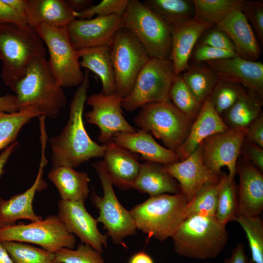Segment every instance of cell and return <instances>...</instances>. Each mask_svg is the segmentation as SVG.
<instances>
[{
    "label": "cell",
    "mask_w": 263,
    "mask_h": 263,
    "mask_svg": "<svg viewBox=\"0 0 263 263\" xmlns=\"http://www.w3.org/2000/svg\"><path fill=\"white\" fill-rule=\"evenodd\" d=\"M89 87V73L86 70L84 80L78 86L71 100L67 123L59 134L49 140L53 168H74L92 158L104 155L106 146L92 140L83 123V111Z\"/></svg>",
    "instance_id": "1"
},
{
    "label": "cell",
    "mask_w": 263,
    "mask_h": 263,
    "mask_svg": "<svg viewBox=\"0 0 263 263\" xmlns=\"http://www.w3.org/2000/svg\"><path fill=\"white\" fill-rule=\"evenodd\" d=\"M46 54V46L36 28L28 24H0L1 77L5 85H14L24 76L33 60Z\"/></svg>",
    "instance_id": "2"
},
{
    "label": "cell",
    "mask_w": 263,
    "mask_h": 263,
    "mask_svg": "<svg viewBox=\"0 0 263 263\" xmlns=\"http://www.w3.org/2000/svg\"><path fill=\"white\" fill-rule=\"evenodd\" d=\"M16 94L19 111L36 106L46 117L55 118L67 104V97L54 78L46 56L33 60L24 76L10 87Z\"/></svg>",
    "instance_id": "3"
},
{
    "label": "cell",
    "mask_w": 263,
    "mask_h": 263,
    "mask_svg": "<svg viewBox=\"0 0 263 263\" xmlns=\"http://www.w3.org/2000/svg\"><path fill=\"white\" fill-rule=\"evenodd\" d=\"M176 253L182 257L207 260L217 257L226 245L228 233L215 216L186 218L171 237Z\"/></svg>",
    "instance_id": "4"
},
{
    "label": "cell",
    "mask_w": 263,
    "mask_h": 263,
    "mask_svg": "<svg viewBox=\"0 0 263 263\" xmlns=\"http://www.w3.org/2000/svg\"><path fill=\"white\" fill-rule=\"evenodd\" d=\"M188 204L182 193L150 197L130 210L137 229L161 242L172 237L185 219Z\"/></svg>",
    "instance_id": "5"
},
{
    "label": "cell",
    "mask_w": 263,
    "mask_h": 263,
    "mask_svg": "<svg viewBox=\"0 0 263 263\" xmlns=\"http://www.w3.org/2000/svg\"><path fill=\"white\" fill-rule=\"evenodd\" d=\"M140 108L133 119L135 125L176 152L187 138L193 122L170 101L149 103Z\"/></svg>",
    "instance_id": "6"
},
{
    "label": "cell",
    "mask_w": 263,
    "mask_h": 263,
    "mask_svg": "<svg viewBox=\"0 0 263 263\" xmlns=\"http://www.w3.org/2000/svg\"><path fill=\"white\" fill-rule=\"evenodd\" d=\"M122 28L138 39L150 58L169 59L171 37L169 26L138 0H129L122 16Z\"/></svg>",
    "instance_id": "7"
},
{
    "label": "cell",
    "mask_w": 263,
    "mask_h": 263,
    "mask_svg": "<svg viewBox=\"0 0 263 263\" xmlns=\"http://www.w3.org/2000/svg\"><path fill=\"white\" fill-rule=\"evenodd\" d=\"M36 29L49 55V68L58 84L63 87L79 86L84 74L77 51L73 46L66 28L40 24Z\"/></svg>",
    "instance_id": "8"
},
{
    "label": "cell",
    "mask_w": 263,
    "mask_h": 263,
    "mask_svg": "<svg viewBox=\"0 0 263 263\" xmlns=\"http://www.w3.org/2000/svg\"><path fill=\"white\" fill-rule=\"evenodd\" d=\"M169 59L150 58L138 74L122 107L132 112L144 105L170 101L169 92L176 77Z\"/></svg>",
    "instance_id": "9"
},
{
    "label": "cell",
    "mask_w": 263,
    "mask_h": 263,
    "mask_svg": "<svg viewBox=\"0 0 263 263\" xmlns=\"http://www.w3.org/2000/svg\"><path fill=\"white\" fill-rule=\"evenodd\" d=\"M109 47L116 93L124 98L131 91L138 74L150 57L138 39L126 28L116 32Z\"/></svg>",
    "instance_id": "10"
},
{
    "label": "cell",
    "mask_w": 263,
    "mask_h": 263,
    "mask_svg": "<svg viewBox=\"0 0 263 263\" xmlns=\"http://www.w3.org/2000/svg\"><path fill=\"white\" fill-rule=\"evenodd\" d=\"M93 166L98 174L103 192L102 196L94 191L91 194V201L99 211L97 221L103 225L114 244H122L124 238L136 234L135 222L130 211L118 201L102 161L93 164Z\"/></svg>",
    "instance_id": "11"
},
{
    "label": "cell",
    "mask_w": 263,
    "mask_h": 263,
    "mask_svg": "<svg viewBox=\"0 0 263 263\" xmlns=\"http://www.w3.org/2000/svg\"><path fill=\"white\" fill-rule=\"evenodd\" d=\"M0 241L32 243L54 253L63 248L74 249L76 243L75 235L55 215L28 224L4 226L0 228Z\"/></svg>",
    "instance_id": "12"
},
{
    "label": "cell",
    "mask_w": 263,
    "mask_h": 263,
    "mask_svg": "<svg viewBox=\"0 0 263 263\" xmlns=\"http://www.w3.org/2000/svg\"><path fill=\"white\" fill-rule=\"evenodd\" d=\"M122 99L116 93L105 94L101 92L87 98L86 103L92 109L85 113L86 120L99 128L98 140L103 145L113 141L116 133L136 131L123 115Z\"/></svg>",
    "instance_id": "13"
},
{
    "label": "cell",
    "mask_w": 263,
    "mask_h": 263,
    "mask_svg": "<svg viewBox=\"0 0 263 263\" xmlns=\"http://www.w3.org/2000/svg\"><path fill=\"white\" fill-rule=\"evenodd\" d=\"M245 130L230 129L214 134L200 145L203 162L214 174L221 175V168L226 167L228 177L235 179L238 159L245 139Z\"/></svg>",
    "instance_id": "14"
},
{
    "label": "cell",
    "mask_w": 263,
    "mask_h": 263,
    "mask_svg": "<svg viewBox=\"0 0 263 263\" xmlns=\"http://www.w3.org/2000/svg\"><path fill=\"white\" fill-rule=\"evenodd\" d=\"M41 155L38 171L32 186L24 192L15 195L8 200L0 196V223L4 226L15 225L19 219H27L32 222L42 219L34 212L33 203L38 191H41L47 186L42 179L43 169L47 164L45 150L47 140L46 130L40 131Z\"/></svg>",
    "instance_id": "15"
},
{
    "label": "cell",
    "mask_w": 263,
    "mask_h": 263,
    "mask_svg": "<svg viewBox=\"0 0 263 263\" xmlns=\"http://www.w3.org/2000/svg\"><path fill=\"white\" fill-rule=\"evenodd\" d=\"M219 80L241 84L263 103V64L239 56L206 62Z\"/></svg>",
    "instance_id": "16"
},
{
    "label": "cell",
    "mask_w": 263,
    "mask_h": 263,
    "mask_svg": "<svg viewBox=\"0 0 263 263\" xmlns=\"http://www.w3.org/2000/svg\"><path fill=\"white\" fill-rule=\"evenodd\" d=\"M122 28V16L111 15L74 20L66 28L76 50L109 46L116 32Z\"/></svg>",
    "instance_id": "17"
},
{
    "label": "cell",
    "mask_w": 263,
    "mask_h": 263,
    "mask_svg": "<svg viewBox=\"0 0 263 263\" xmlns=\"http://www.w3.org/2000/svg\"><path fill=\"white\" fill-rule=\"evenodd\" d=\"M58 207V216L67 231L102 253L103 247L107 245L108 236L99 230L96 219L87 211L84 203L60 200Z\"/></svg>",
    "instance_id": "18"
},
{
    "label": "cell",
    "mask_w": 263,
    "mask_h": 263,
    "mask_svg": "<svg viewBox=\"0 0 263 263\" xmlns=\"http://www.w3.org/2000/svg\"><path fill=\"white\" fill-rule=\"evenodd\" d=\"M162 165L164 170L178 182L188 203L203 186L218 181L222 175L214 174L205 166L201 145L186 159Z\"/></svg>",
    "instance_id": "19"
},
{
    "label": "cell",
    "mask_w": 263,
    "mask_h": 263,
    "mask_svg": "<svg viewBox=\"0 0 263 263\" xmlns=\"http://www.w3.org/2000/svg\"><path fill=\"white\" fill-rule=\"evenodd\" d=\"M239 184L237 187L238 214L259 216L263 210V175L252 163H237Z\"/></svg>",
    "instance_id": "20"
},
{
    "label": "cell",
    "mask_w": 263,
    "mask_h": 263,
    "mask_svg": "<svg viewBox=\"0 0 263 263\" xmlns=\"http://www.w3.org/2000/svg\"><path fill=\"white\" fill-rule=\"evenodd\" d=\"M213 25L194 18L169 26L171 37L169 59L173 63L176 76L189 67L188 61L196 42L203 33Z\"/></svg>",
    "instance_id": "21"
},
{
    "label": "cell",
    "mask_w": 263,
    "mask_h": 263,
    "mask_svg": "<svg viewBox=\"0 0 263 263\" xmlns=\"http://www.w3.org/2000/svg\"><path fill=\"white\" fill-rule=\"evenodd\" d=\"M104 145L106 150L102 162L113 185L122 189L132 188L141 166L139 155L113 141Z\"/></svg>",
    "instance_id": "22"
},
{
    "label": "cell",
    "mask_w": 263,
    "mask_h": 263,
    "mask_svg": "<svg viewBox=\"0 0 263 263\" xmlns=\"http://www.w3.org/2000/svg\"><path fill=\"white\" fill-rule=\"evenodd\" d=\"M229 129L207 99L203 103L198 116L193 122L187 138L175 152L179 161L190 155L207 138Z\"/></svg>",
    "instance_id": "23"
},
{
    "label": "cell",
    "mask_w": 263,
    "mask_h": 263,
    "mask_svg": "<svg viewBox=\"0 0 263 263\" xmlns=\"http://www.w3.org/2000/svg\"><path fill=\"white\" fill-rule=\"evenodd\" d=\"M233 42L237 56L246 60L257 61L260 50L252 27L241 9L232 11L216 24Z\"/></svg>",
    "instance_id": "24"
},
{
    "label": "cell",
    "mask_w": 263,
    "mask_h": 263,
    "mask_svg": "<svg viewBox=\"0 0 263 263\" xmlns=\"http://www.w3.org/2000/svg\"><path fill=\"white\" fill-rule=\"evenodd\" d=\"M113 141L131 151L140 154L145 161L162 165L179 161L175 152L160 145L150 133L141 129L133 132L116 133Z\"/></svg>",
    "instance_id": "25"
},
{
    "label": "cell",
    "mask_w": 263,
    "mask_h": 263,
    "mask_svg": "<svg viewBox=\"0 0 263 263\" xmlns=\"http://www.w3.org/2000/svg\"><path fill=\"white\" fill-rule=\"evenodd\" d=\"M26 19L36 28L42 24L67 28L76 19L64 0H27Z\"/></svg>",
    "instance_id": "26"
},
{
    "label": "cell",
    "mask_w": 263,
    "mask_h": 263,
    "mask_svg": "<svg viewBox=\"0 0 263 263\" xmlns=\"http://www.w3.org/2000/svg\"><path fill=\"white\" fill-rule=\"evenodd\" d=\"M132 188L150 196L181 193L179 184L164 170L162 164L148 161L141 163Z\"/></svg>",
    "instance_id": "27"
},
{
    "label": "cell",
    "mask_w": 263,
    "mask_h": 263,
    "mask_svg": "<svg viewBox=\"0 0 263 263\" xmlns=\"http://www.w3.org/2000/svg\"><path fill=\"white\" fill-rule=\"evenodd\" d=\"M48 177L57 189L61 200L84 203L87 198L90 179L86 172L60 166L53 168Z\"/></svg>",
    "instance_id": "28"
},
{
    "label": "cell",
    "mask_w": 263,
    "mask_h": 263,
    "mask_svg": "<svg viewBox=\"0 0 263 263\" xmlns=\"http://www.w3.org/2000/svg\"><path fill=\"white\" fill-rule=\"evenodd\" d=\"M81 67L88 69L100 78L101 93L111 94L116 93L115 76L111 59L109 47L98 46L77 50Z\"/></svg>",
    "instance_id": "29"
},
{
    "label": "cell",
    "mask_w": 263,
    "mask_h": 263,
    "mask_svg": "<svg viewBox=\"0 0 263 263\" xmlns=\"http://www.w3.org/2000/svg\"><path fill=\"white\" fill-rule=\"evenodd\" d=\"M262 103L250 93L243 91L236 102L225 113L223 120L230 129L246 130L262 113Z\"/></svg>",
    "instance_id": "30"
},
{
    "label": "cell",
    "mask_w": 263,
    "mask_h": 263,
    "mask_svg": "<svg viewBox=\"0 0 263 263\" xmlns=\"http://www.w3.org/2000/svg\"><path fill=\"white\" fill-rule=\"evenodd\" d=\"M142 2L169 26L184 22L194 17V9L191 1L145 0Z\"/></svg>",
    "instance_id": "31"
},
{
    "label": "cell",
    "mask_w": 263,
    "mask_h": 263,
    "mask_svg": "<svg viewBox=\"0 0 263 263\" xmlns=\"http://www.w3.org/2000/svg\"><path fill=\"white\" fill-rule=\"evenodd\" d=\"M43 115L36 106L13 113H0V150L16 142L23 126L34 117Z\"/></svg>",
    "instance_id": "32"
},
{
    "label": "cell",
    "mask_w": 263,
    "mask_h": 263,
    "mask_svg": "<svg viewBox=\"0 0 263 263\" xmlns=\"http://www.w3.org/2000/svg\"><path fill=\"white\" fill-rule=\"evenodd\" d=\"M181 77L197 101L202 104L211 94L218 79L209 68L201 66L188 67Z\"/></svg>",
    "instance_id": "33"
},
{
    "label": "cell",
    "mask_w": 263,
    "mask_h": 263,
    "mask_svg": "<svg viewBox=\"0 0 263 263\" xmlns=\"http://www.w3.org/2000/svg\"><path fill=\"white\" fill-rule=\"evenodd\" d=\"M194 18L217 24L226 18L232 11L242 9L243 0H193Z\"/></svg>",
    "instance_id": "34"
},
{
    "label": "cell",
    "mask_w": 263,
    "mask_h": 263,
    "mask_svg": "<svg viewBox=\"0 0 263 263\" xmlns=\"http://www.w3.org/2000/svg\"><path fill=\"white\" fill-rule=\"evenodd\" d=\"M225 174L217 181L203 186L192 200L187 204L185 218L194 215L215 216L219 191Z\"/></svg>",
    "instance_id": "35"
},
{
    "label": "cell",
    "mask_w": 263,
    "mask_h": 263,
    "mask_svg": "<svg viewBox=\"0 0 263 263\" xmlns=\"http://www.w3.org/2000/svg\"><path fill=\"white\" fill-rule=\"evenodd\" d=\"M238 215L237 186L235 179L224 176L220 188L215 217L223 225L235 221Z\"/></svg>",
    "instance_id": "36"
},
{
    "label": "cell",
    "mask_w": 263,
    "mask_h": 263,
    "mask_svg": "<svg viewBox=\"0 0 263 263\" xmlns=\"http://www.w3.org/2000/svg\"><path fill=\"white\" fill-rule=\"evenodd\" d=\"M245 232L254 263H263V222L259 216L238 214L235 219Z\"/></svg>",
    "instance_id": "37"
},
{
    "label": "cell",
    "mask_w": 263,
    "mask_h": 263,
    "mask_svg": "<svg viewBox=\"0 0 263 263\" xmlns=\"http://www.w3.org/2000/svg\"><path fill=\"white\" fill-rule=\"evenodd\" d=\"M14 263H51L55 253L24 243L1 242Z\"/></svg>",
    "instance_id": "38"
},
{
    "label": "cell",
    "mask_w": 263,
    "mask_h": 263,
    "mask_svg": "<svg viewBox=\"0 0 263 263\" xmlns=\"http://www.w3.org/2000/svg\"><path fill=\"white\" fill-rule=\"evenodd\" d=\"M169 100L192 122L198 116L202 104L194 98L180 75L174 78L169 92Z\"/></svg>",
    "instance_id": "39"
},
{
    "label": "cell",
    "mask_w": 263,
    "mask_h": 263,
    "mask_svg": "<svg viewBox=\"0 0 263 263\" xmlns=\"http://www.w3.org/2000/svg\"><path fill=\"white\" fill-rule=\"evenodd\" d=\"M243 91L235 84L218 80L208 99L221 115L232 106Z\"/></svg>",
    "instance_id": "40"
},
{
    "label": "cell",
    "mask_w": 263,
    "mask_h": 263,
    "mask_svg": "<svg viewBox=\"0 0 263 263\" xmlns=\"http://www.w3.org/2000/svg\"><path fill=\"white\" fill-rule=\"evenodd\" d=\"M55 261L59 263H105L101 253L85 244L77 249L63 248L55 253Z\"/></svg>",
    "instance_id": "41"
},
{
    "label": "cell",
    "mask_w": 263,
    "mask_h": 263,
    "mask_svg": "<svg viewBox=\"0 0 263 263\" xmlns=\"http://www.w3.org/2000/svg\"><path fill=\"white\" fill-rule=\"evenodd\" d=\"M129 0H102L96 5H92L85 10L74 12L78 19H87L96 17H107L111 15L122 16L126 10Z\"/></svg>",
    "instance_id": "42"
},
{
    "label": "cell",
    "mask_w": 263,
    "mask_h": 263,
    "mask_svg": "<svg viewBox=\"0 0 263 263\" xmlns=\"http://www.w3.org/2000/svg\"><path fill=\"white\" fill-rule=\"evenodd\" d=\"M241 10L250 22L263 44V1L244 0ZM251 26V27H252Z\"/></svg>",
    "instance_id": "43"
},
{
    "label": "cell",
    "mask_w": 263,
    "mask_h": 263,
    "mask_svg": "<svg viewBox=\"0 0 263 263\" xmlns=\"http://www.w3.org/2000/svg\"><path fill=\"white\" fill-rule=\"evenodd\" d=\"M237 56L235 51L216 48L207 45H200L194 53L195 61L207 62L218 59H227Z\"/></svg>",
    "instance_id": "44"
},
{
    "label": "cell",
    "mask_w": 263,
    "mask_h": 263,
    "mask_svg": "<svg viewBox=\"0 0 263 263\" xmlns=\"http://www.w3.org/2000/svg\"><path fill=\"white\" fill-rule=\"evenodd\" d=\"M201 45L235 51L234 45L228 36L218 29L206 34L201 41Z\"/></svg>",
    "instance_id": "45"
},
{
    "label": "cell",
    "mask_w": 263,
    "mask_h": 263,
    "mask_svg": "<svg viewBox=\"0 0 263 263\" xmlns=\"http://www.w3.org/2000/svg\"><path fill=\"white\" fill-rule=\"evenodd\" d=\"M245 139L260 147L263 148V114H260L245 130Z\"/></svg>",
    "instance_id": "46"
},
{
    "label": "cell",
    "mask_w": 263,
    "mask_h": 263,
    "mask_svg": "<svg viewBox=\"0 0 263 263\" xmlns=\"http://www.w3.org/2000/svg\"><path fill=\"white\" fill-rule=\"evenodd\" d=\"M3 23L20 25L27 24L24 18L19 14L3 0H0V24Z\"/></svg>",
    "instance_id": "47"
},
{
    "label": "cell",
    "mask_w": 263,
    "mask_h": 263,
    "mask_svg": "<svg viewBox=\"0 0 263 263\" xmlns=\"http://www.w3.org/2000/svg\"><path fill=\"white\" fill-rule=\"evenodd\" d=\"M245 149L249 160L262 172L263 171V150L257 145L246 141Z\"/></svg>",
    "instance_id": "48"
},
{
    "label": "cell",
    "mask_w": 263,
    "mask_h": 263,
    "mask_svg": "<svg viewBox=\"0 0 263 263\" xmlns=\"http://www.w3.org/2000/svg\"><path fill=\"white\" fill-rule=\"evenodd\" d=\"M223 263H254L249 259L244 250L243 244L239 243L232 250L231 255L225 258Z\"/></svg>",
    "instance_id": "49"
},
{
    "label": "cell",
    "mask_w": 263,
    "mask_h": 263,
    "mask_svg": "<svg viewBox=\"0 0 263 263\" xmlns=\"http://www.w3.org/2000/svg\"><path fill=\"white\" fill-rule=\"evenodd\" d=\"M19 111L15 95L7 94L0 96V113H13Z\"/></svg>",
    "instance_id": "50"
},
{
    "label": "cell",
    "mask_w": 263,
    "mask_h": 263,
    "mask_svg": "<svg viewBox=\"0 0 263 263\" xmlns=\"http://www.w3.org/2000/svg\"><path fill=\"white\" fill-rule=\"evenodd\" d=\"M19 145L18 142H15L5 148L0 154V176L2 174L3 168L9 157L15 150ZM3 226L0 223V228Z\"/></svg>",
    "instance_id": "51"
},
{
    "label": "cell",
    "mask_w": 263,
    "mask_h": 263,
    "mask_svg": "<svg viewBox=\"0 0 263 263\" xmlns=\"http://www.w3.org/2000/svg\"><path fill=\"white\" fill-rule=\"evenodd\" d=\"M65 2L72 11L79 12L92 5L93 1L92 0H66Z\"/></svg>",
    "instance_id": "52"
},
{
    "label": "cell",
    "mask_w": 263,
    "mask_h": 263,
    "mask_svg": "<svg viewBox=\"0 0 263 263\" xmlns=\"http://www.w3.org/2000/svg\"><path fill=\"white\" fill-rule=\"evenodd\" d=\"M19 14L26 19L27 0H3Z\"/></svg>",
    "instance_id": "53"
},
{
    "label": "cell",
    "mask_w": 263,
    "mask_h": 263,
    "mask_svg": "<svg viewBox=\"0 0 263 263\" xmlns=\"http://www.w3.org/2000/svg\"><path fill=\"white\" fill-rule=\"evenodd\" d=\"M129 263H154L152 258L146 253L141 251L134 254Z\"/></svg>",
    "instance_id": "54"
},
{
    "label": "cell",
    "mask_w": 263,
    "mask_h": 263,
    "mask_svg": "<svg viewBox=\"0 0 263 263\" xmlns=\"http://www.w3.org/2000/svg\"><path fill=\"white\" fill-rule=\"evenodd\" d=\"M0 263H14L0 241Z\"/></svg>",
    "instance_id": "55"
},
{
    "label": "cell",
    "mask_w": 263,
    "mask_h": 263,
    "mask_svg": "<svg viewBox=\"0 0 263 263\" xmlns=\"http://www.w3.org/2000/svg\"><path fill=\"white\" fill-rule=\"evenodd\" d=\"M59 263L56 262H52V263Z\"/></svg>",
    "instance_id": "56"
},
{
    "label": "cell",
    "mask_w": 263,
    "mask_h": 263,
    "mask_svg": "<svg viewBox=\"0 0 263 263\" xmlns=\"http://www.w3.org/2000/svg\"><path fill=\"white\" fill-rule=\"evenodd\" d=\"M208 263V262H206V263Z\"/></svg>",
    "instance_id": "57"
}]
</instances>
